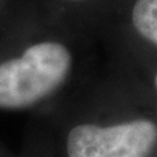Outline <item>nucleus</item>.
<instances>
[{"label": "nucleus", "mask_w": 157, "mask_h": 157, "mask_svg": "<svg viewBox=\"0 0 157 157\" xmlns=\"http://www.w3.org/2000/svg\"><path fill=\"white\" fill-rule=\"evenodd\" d=\"M73 67L70 47L55 39L21 43L0 30V110L22 111L52 96Z\"/></svg>", "instance_id": "f257e3e1"}, {"label": "nucleus", "mask_w": 157, "mask_h": 157, "mask_svg": "<svg viewBox=\"0 0 157 157\" xmlns=\"http://www.w3.org/2000/svg\"><path fill=\"white\" fill-rule=\"evenodd\" d=\"M157 144V124L135 118L110 124L80 123L67 135L68 157H149Z\"/></svg>", "instance_id": "f03ea898"}, {"label": "nucleus", "mask_w": 157, "mask_h": 157, "mask_svg": "<svg viewBox=\"0 0 157 157\" xmlns=\"http://www.w3.org/2000/svg\"><path fill=\"white\" fill-rule=\"evenodd\" d=\"M130 18L134 30L157 47V0H135Z\"/></svg>", "instance_id": "7ed1b4c3"}, {"label": "nucleus", "mask_w": 157, "mask_h": 157, "mask_svg": "<svg viewBox=\"0 0 157 157\" xmlns=\"http://www.w3.org/2000/svg\"><path fill=\"white\" fill-rule=\"evenodd\" d=\"M153 85H155V89L157 90V72L155 73V77H153Z\"/></svg>", "instance_id": "20e7f679"}, {"label": "nucleus", "mask_w": 157, "mask_h": 157, "mask_svg": "<svg viewBox=\"0 0 157 157\" xmlns=\"http://www.w3.org/2000/svg\"><path fill=\"white\" fill-rule=\"evenodd\" d=\"M66 2H70V3H81V2H85V0H66Z\"/></svg>", "instance_id": "39448f33"}, {"label": "nucleus", "mask_w": 157, "mask_h": 157, "mask_svg": "<svg viewBox=\"0 0 157 157\" xmlns=\"http://www.w3.org/2000/svg\"><path fill=\"white\" fill-rule=\"evenodd\" d=\"M2 4H3V0H0V11H2V8H3Z\"/></svg>", "instance_id": "423d86ee"}]
</instances>
